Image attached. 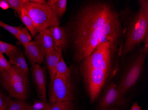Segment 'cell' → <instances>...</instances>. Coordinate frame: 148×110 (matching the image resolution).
I'll return each mask as SVG.
<instances>
[{
    "label": "cell",
    "mask_w": 148,
    "mask_h": 110,
    "mask_svg": "<svg viewBox=\"0 0 148 110\" xmlns=\"http://www.w3.org/2000/svg\"><path fill=\"white\" fill-rule=\"evenodd\" d=\"M124 24L112 2L102 0L84 2L63 27L75 61L80 63L106 42L115 45L121 51L125 31Z\"/></svg>",
    "instance_id": "cell-1"
},
{
    "label": "cell",
    "mask_w": 148,
    "mask_h": 110,
    "mask_svg": "<svg viewBox=\"0 0 148 110\" xmlns=\"http://www.w3.org/2000/svg\"><path fill=\"white\" fill-rule=\"evenodd\" d=\"M139 9L132 16L125 27L120 57L123 58L131 53L140 43L143 42L148 34V1H138Z\"/></svg>",
    "instance_id": "cell-2"
},
{
    "label": "cell",
    "mask_w": 148,
    "mask_h": 110,
    "mask_svg": "<svg viewBox=\"0 0 148 110\" xmlns=\"http://www.w3.org/2000/svg\"><path fill=\"white\" fill-rule=\"evenodd\" d=\"M120 48L112 43L106 42L102 44L80 63V72L95 70L107 71L115 74L119 58H120Z\"/></svg>",
    "instance_id": "cell-3"
},
{
    "label": "cell",
    "mask_w": 148,
    "mask_h": 110,
    "mask_svg": "<svg viewBox=\"0 0 148 110\" xmlns=\"http://www.w3.org/2000/svg\"><path fill=\"white\" fill-rule=\"evenodd\" d=\"M146 56L140 50L132 58L125 68L118 84H116L120 92L123 96L135 86L141 76Z\"/></svg>",
    "instance_id": "cell-4"
},
{
    "label": "cell",
    "mask_w": 148,
    "mask_h": 110,
    "mask_svg": "<svg viewBox=\"0 0 148 110\" xmlns=\"http://www.w3.org/2000/svg\"><path fill=\"white\" fill-rule=\"evenodd\" d=\"M37 33L46 29L60 26L59 19L47 2L37 4L29 1L25 5Z\"/></svg>",
    "instance_id": "cell-5"
},
{
    "label": "cell",
    "mask_w": 148,
    "mask_h": 110,
    "mask_svg": "<svg viewBox=\"0 0 148 110\" xmlns=\"http://www.w3.org/2000/svg\"><path fill=\"white\" fill-rule=\"evenodd\" d=\"M49 99L53 103L73 101L74 88L71 77L56 74L51 80Z\"/></svg>",
    "instance_id": "cell-6"
},
{
    "label": "cell",
    "mask_w": 148,
    "mask_h": 110,
    "mask_svg": "<svg viewBox=\"0 0 148 110\" xmlns=\"http://www.w3.org/2000/svg\"><path fill=\"white\" fill-rule=\"evenodd\" d=\"M125 101V96L121 94L116 84L112 82H109L104 88L99 101V105L101 110H106L123 105Z\"/></svg>",
    "instance_id": "cell-7"
},
{
    "label": "cell",
    "mask_w": 148,
    "mask_h": 110,
    "mask_svg": "<svg viewBox=\"0 0 148 110\" xmlns=\"http://www.w3.org/2000/svg\"><path fill=\"white\" fill-rule=\"evenodd\" d=\"M32 76L37 88L40 100L47 101V72L45 68L38 64L32 65Z\"/></svg>",
    "instance_id": "cell-8"
},
{
    "label": "cell",
    "mask_w": 148,
    "mask_h": 110,
    "mask_svg": "<svg viewBox=\"0 0 148 110\" xmlns=\"http://www.w3.org/2000/svg\"><path fill=\"white\" fill-rule=\"evenodd\" d=\"M0 82L12 97L23 100L29 97V84L2 79H0Z\"/></svg>",
    "instance_id": "cell-9"
},
{
    "label": "cell",
    "mask_w": 148,
    "mask_h": 110,
    "mask_svg": "<svg viewBox=\"0 0 148 110\" xmlns=\"http://www.w3.org/2000/svg\"><path fill=\"white\" fill-rule=\"evenodd\" d=\"M24 47L26 56L32 65L43 63L45 53L36 40L31 41Z\"/></svg>",
    "instance_id": "cell-10"
},
{
    "label": "cell",
    "mask_w": 148,
    "mask_h": 110,
    "mask_svg": "<svg viewBox=\"0 0 148 110\" xmlns=\"http://www.w3.org/2000/svg\"><path fill=\"white\" fill-rule=\"evenodd\" d=\"M51 37L56 47L61 51L68 48V40L64 27L56 26L49 29Z\"/></svg>",
    "instance_id": "cell-11"
},
{
    "label": "cell",
    "mask_w": 148,
    "mask_h": 110,
    "mask_svg": "<svg viewBox=\"0 0 148 110\" xmlns=\"http://www.w3.org/2000/svg\"><path fill=\"white\" fill-rule=\"evenodd\" d=\"M36 40L39 44L45 54L54 50L55 44L50 33L49 29H46L39 32L36 36Z\"/></svg>",
    "instance_id": "cell-12"
},
{
    "label": "cell",
    "mask_w": 148,
    "mask_h": 110,
    "mask_svg": "<svg viewBox=\"0 0 148 110\" xmlns=\"http://www.w3.org/2000/svg\"><path fill=\"white\" fill-rule=\"evenodd\" d=\"M9 58V63L11 64L17 66L28 74L29 68L24 57L23 52L20 48H16L7 54Z\"/></svg>",
    "instance_id": "cell-13"
},
{
    "label": "cell",
    "mask_w": 148,
    "mask_h": 110,
    "mask_svg": "<svg viewBox=\"0 0 148 110\" xmlns=\"http://www.w3.org/2000/svg\"><path fill=\"white\" fill-rule=\"evenodd\" d=\"M62 51L58 47L55 46L54 50L45 56L47 67L49 73L51 80L55 76L56 67L60 59Z\"/></svg>",
    "instance_id": "cell-14"
},
{
    "label": "cell",
    "mask_w": 148,
    "mask_h": 110,
    "mask_svg": "<svg viewBox=\"0 0 148 110\" xmlns=\"http://www.w3.org/2000/svg\"><path fill=\"white\" fill-rule=\"evenodd\" d=\"M47 2L59 19L64 15L66 10L68 3L66 0H50Z\"/></svg>",
    "instance_id": "cell-15"
},
{
    "label": "cell",
    "mask_w": 148,
    "mask_h": 110,
    "mask_svg": "<svg viewBox=\"0 0 148 110\" xmlns=\"http://www.w3.org/2000/svg\"><path fill=\"white\" fill-rule=\"evenodd\" d=\"M18 15L21 21L25 26L29 30L32 36H35L37 33V31L35 28L33 21L28 13V11L25 8V6L23 7L21 10L20 11V13Z\"/></svg>",
    "instance_id": "cell-16"
},
{
    "label": "cell",
    "mask_w": 148,
    "mask_h": 110,
    "mask_svg": "<svg viewBox=\"0 0 148 110\" xmlns=\"http://www.w3.org/2000/svg\"><path fill=\"white\" fill-rule=\"evenodd\" d=\"M56 74L61 75L67 78H70L71 72L63 58L62 53L60 54V59L56 67Z\"/></svg>",
    "instance_id": "cell-17"
},
{
    "label": "cell",
    "mask_w": 148,
    "mask_h": 110,
    "mask_svg": "<svg viewBox=\"0 0 148 110\" xmlns=\"http://www.w3.org/2000/svg\"><path fill=\"white\" fill-rule=\"evenodd\" d=\"M31 106L25 100L15 98L10 101L7 110H31Z\"/></svg>",
    "instance_id": "cell-18"
},
{
    "label": "cell",
    "mask_w": 148,
    "mask_h": 110,
    "mask_svg": "<svg viewBox=\"0 0 148 110\" xmlns=\"http://www.w3.org/2000/svg\"><path fill=\"white\" fill-rule=\"evenodd\" d=\"M75 106L72 101L50 102L48 110H74Z\"/></svg>",
    "instance_id": "cell-19"
},
{
    "label": "cell",
    "mask_w": 148,
    "mask_h": 110,
    "mask_svg": "<svg viewBox=\"0 0 148 110\" xmlns=\"http://www.w3.org/2000/svg\"><path fill=\"white\" fill-rule=\"evenodd\" d=\"M24 46L32 41V36L29 30L26 27H22L18 35L15 37Z\"/></svg>",
    "instance_id": "cell-20"
},
{
    "label": "cell",
    "mask_w": 148,
    "mask_h": 110,
    "mask_svg": "<svg viewBox=\"0 0 148 110\" xmlns=\"http://www.w3.org/2000/svg\"><path fill=\"white\" fill-rule=\"evenodd\" d=\"M10 7L13 9L19 14L20 11L23 8L25 4L29 1L28 0H7Z\"/></svg>",
    "instance_id": "cell-21"
},
{
    "label": "cell",
    "mask_w": 148,
    "mask_h": 110,
    "mask_svg": "<svg viewBox=\"0 0 148 110\" xmlns=\"http://www.w3.org/2000/svg\"><path fill=\"white\" fill-rule=\"evenodd\" d=\"M49 103L43 100H36L32 105L31 110H48Z\"/></svg>",
    "instance_id": "cell-22"
},
{
    "label": "cell",
    "mask_w": 148,
    "mask_h": 110,
    "mask_svg": "<svg viewBox=\"0 0 148 110\" xmlns=\"http://www.w3.org/2000/svg\"><path fill=\"white\" fill-rule=\"evenodd\" d=\"M0 26L2 27L5 30H7L11 34H12V35H14L15 37H16L18 35L20 30L22 28V27L21 26H14L9 25L2 22L1 20H0Z\"/></svg>",
    "instance_id": "cell-23"
},
{
    "label": "cell",
    "mask_w": 148,
    "mask_h": 110,
    "mask_svg": "<svg viewBox=\"0 0 148 110\" xmlns=\"http://www.w3.org/2000/svg\"><path fill=\"white\" fill-rule=\"evenodd\" d=\"M16 46L0 40V53H9L16 48Z\"/></svg>",
    "instance_id": "cell-24"
},
{
    "label": "cell",
    "mask_w": 148,
    "mask_h": 110,
    "mask_svg": "<svg viewBox=\"0 0 148 110\" xmlns=\"http://www.w3.org/2000/svg\"><path fill=\"white\" fill-rule=\"evenodd\" d=\"M11 99L0 91V110H7Z\"/></svg>",
    "instance_id": "cell-25"
},
{
    "label": "cell",
    "mask_w": 148,
    "mask_h": 110,
    "mask_svg": "<svg viewBox=\"0 0 148 110\" xmlns=\"http://www.w3.org/2000/svg\"><path fill=\"white\" fill-rule=\"evenodd\" d=\"M12 66L3 55L0 53V68L5 71H8L11 68Z\"/></svg>",
    "instance_id": "cell-26"
},
{
    "label": "cell",
    "mask_w": 148,
    "mask_h": 110,
    "mask_svg": "<svg viewBox=\"0 0 148 110\" xmlns=\"http://www.w3.org/2000/svg\"><path fill=\"white\" fill-rule=\"evenodd\" d=\"M143 42L144 43L141 51L145 55L147 56L148 53V34L145 36Z\"/></svg>",
    "instance_id": "cell-27"
},
{
    "label": "cell",
    "mask_w": 148,
    "mask_h": 110,
    "mask_svg": "<svg viewBox=\"0 0 148 110\" xmlns=\"http://www.w3.org/2000/svg\"><path fill=\"white\" fill-rule=\"evenodd\" d=\"M10 8L7 0H0V8L3 10H7Z\"/></svg>",
    "instance_id": "cell-28"
},
{
    "label": "cell",
    "mask_w": 148,
    "mask_h": 110,
    "mask_svg": "<svg viewBox=\"0 0 148 110\" xmlns=\"http://www.w3.org/2000/svg\"><path fill=\"white\" fill-rule=\"evenodd\" d=\"M130 110H142V107L138 105L137 102L134 103Z\"/></svg>",
    "instance_id": "cell-29"
},
{
    "label": "cell",
    "mask_w": 148,
    "mask_h": 110,
    "mask_svg": "<svg viewBox=\"0 0 148 110\" xmlns=\"http://www.w3.org/2000/svg\"><path fill=\"white\" fill-rule=\"evenodd\" d=\"M30 1L37 4H43L46 2L45 0H31Z\"/></svg>",
    "instance_id": "cell-30"
},
{
    "label": "cell",
    "mask_w": 148,
    "mask_h": 110,
    "mask_svg": "<svg viewBox=\"0 0 148 110\" xmlns=\"http://www.w3.org/2000/svg\"><path fill=\"white\" fill-rule=\"evenodd\" d=\"M106 110H120L119 108L117 107H113V108H110V109H107Z\"/></svg>",
    "instance_id": "cell-31"
},
{
    "label": "cell",
    "mask_w": 148,
    "mask_h": 110,
    "mask_svg": "<svg viewBox=\"0 0 148 110\" xmlns=\"http://www.w3.org/2000/svg\"><path fill=\"white\" fill-rule=\"evenodd\" d=\"M1 70H2V69L1 68H0V71H1Z\"/></svg>",
    "instance_id": "cell-32"
},
{
    "label": "cell",
    "mask_w": 148,
    "mask_h": 110,
    "mask_svg": "<svg viewBox=\"0 0 148 110\" xmlns=\"http://www.w3.org/2000/svg\"></svg>",
    "instance_id": "cell-33"
}]
</instances>
